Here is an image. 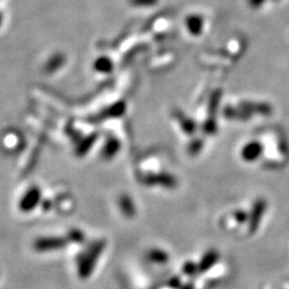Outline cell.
I'll use <instances>...</instances> for the list:
<instances>
[{"label":"cell","mask_w":289,"mask_h":289,"mask_svg":"<svg viewBox=\"0 0 289 289\" xmlns=\"http://www.w3.org/2000/svg\"><path fill=\"white\" fill-rule=\"evenodd\" d=\"M267 208V202L264 199H258L254 204L253 208H252L251 215L249 219V225H250V231L255 232L258 228V226L260 224V221L262 215L264 213V210Z\"/></svg>","instance_id":"1"},{"label":"cell","mask_w":289,"mask_h":289,"mask_svg":"<svg viewBox=\"0 0 289 289\" xmlns=\"http://www.w3.org/2000/svg\"><path fill=\"white\" fill-rule=\"evenodd\" d=\"M239 107H241L244 112L248 114H258L262 116H269L272 114V107L268 103H257V102H249L244 101L240 103Z\"/></svg>","instance_id":"2"},{"label":"cell","mask_w":289,"mask_h":289,"mask_svg":"<svg viewBox=\"0 0 289 289\" xmlns=\"http://www.w3.org/2000/svg\"><path fill=\"white\" fill-rule=\"evenodd\" d=\"M261 152L262 146L258 141H252V143H249L244 146V148L241 151V157L243 158L244 161L252 162L259 158Z\"/></svg>","instance_id":"3"},{"label":"cell","mask_w":289,"mask_h":289,"mask_svg":"<svg viewBox=\"0 0 289 289\" xmlns=\"http://www.w3.org/2000/svg\"><path fill=\"white\" fill-rule=\"evenodd\" d=\"M186 25L191 34L197 36L201 33L202 28H204V18L196 14L189 15L186 20Z\"/></svg>","instance_id":"4"},{"label":"cell","mask_w":289,"mask_h":289,"mask_svg":"<svg viewBox=\"0 0 289 289\" xmlns=\"http://www.w3.org/2000/svg\"><path fill=\"white\" fill-rule=\"evenodd\" d=\"M221 97H222V90L217 89L214 90L210 97H209V103H208V113H209V118L208 119H214L215 120V115L218 113V108L220 106Z\"/></svg>","instance_id":"5"},{"label":"cell","mask_w":289,"mask_h":289,"mask_svg":"<svg viewBox=\"0 0 289 289\" xmlns=\"http://www.w3.org/2000/svg\"><path fill=\"white\" fill-rule=\"evenodd\" d=\"M223 115L226 117L227 119H231V120H242L245 121L247 119H249L251 115L248 114L247 112H244V110L239 107V108H233L231 106H227L225 107Z\"/></svg>","instance_id":"6"},{"label":"cell","mask_w":289,"mask_h":289,"mask_svg":"<svg viewBox=\"0 0 289 289\" xmlns=\"http://www.w3.org/2000/svg\"><path fill=\"white\" fill-rule=\"evenodd\" d=\"M219 259V254L218 252L215 251H209L206 255L202 257V259L198 266V271L205 272L207 270L210 269L213 264L218 261Z\"/></svg>","instance_id":"7"},{"label":"cell","mask_w":289,"mask_h":289,"mask_svg":"<svg viewBox=\"0 0 289 289\" xmlns=\"http://www.w3.org/2000/svg\"><path fill=\"white\" fill-rule=\"evenodd\" d=\"M178 119H179V122H180V125H181L184 132H187L188 134H193L195 132L196 126L192 120L188 118V117L179 114L178 115Z\"/></svg>","instance_id":"8"},{"label":"cell","mask_w":289,"mask_h":289,"mask_svg":"<svg viewBox=\"0 0 289 289\" xmlns=\"http://www.w3.org/2000/svg\"><path fill=\"white\" fill-rule=\"evenodd\" d=\"M204 131L207 134H213L217 131V121L214 119H207L204 125Z\"/></svg>","instance_id":"9"},{"label":"cell","mask_w":289,"mask_h":289,"mask_svg":"<svg viewBox=\"0 0 289 289\" xmlns=\"http://www.w3.org/2000/svg\"><path fill=\"white\" fill-rule=\"evenodd\" d=\"M197 270H198V267H196L192 262H188L186 263V266L183 267V272L187 275H194L196 272H197Z\"/></svg>","instance_id":"10"},{"label":"cell","mask_w":289,"mask_h":289,"mask_svg":"<svg viewBox=\"0 0 289 289\" xmlns=\"http://www.w3.org/2000/svg\"><path fill=\"white\" fill-rule=\"evenodd\" d=\"M266 1L267 0H248V3L251 8L258 9V8H260Z\"/></svg>","instance_id":"11"},{"label":"cell","mask_w":289,"mask_h":289,"mask_svg":"<svg viewBox=\"0 0 289 289\" xmlns=\"http://www.w3.org/2000/svg\"><path fill=\"white\" fill-rule=\"evenodd\" d=\"M201 141L200 140H196L194 141V143L192 144V146H190V152L193 153V155H195V153H197L200 149H201Z\"/></svg>","instance_id":"12"},{"label":"cell","mask_w":289,"mask_h":289,"mask_svg":"<svg viewBox=\"0 0 289 289\" xmlns=\"http://www.w3.org/2000/svg\"><path fill=\"white\" fill-rule=\"evenodd\" d=\"M235 218L238 220L239 223H243V222H245V221L248 220V215H247V213H245V212L238 211L235 214Z\"/></svg>","instance_id":"13"},{"label":"cell","mask_w":289,"mask_h":289,"mask_svg":"<svg viewBox=\"0 0 289 289\" xmlns=\"http://www.w3.org/2000/svg\"><path fill=\"white\" fill-rule=\"evenodd\" d=\"M158 0H135V2L140 5H152L157 3Z\"/></svg>","instance_id":"14"},{"label":"cell","mask_w":289,"mask_h":289,"mask_svg":"<svg viewBox=\"0 0 289 289\" xmlns=\"http://www.w3.org/2000/svg\"><path fill=\"white\" fill-rule=\"evenodd\" d=\"M182 289H193V285H191V284L186 285V286H184Z\"/></svg>","instance_id":"15"}]
</instances>
